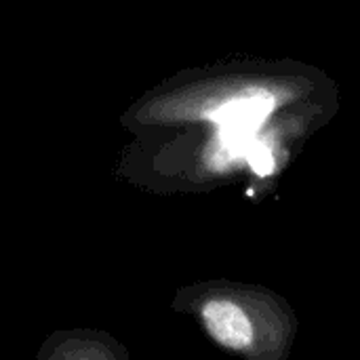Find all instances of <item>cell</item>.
Masks as SVG:
<instances>
[{"label": "cell", "instance_id": "cell-1", "mask_svg": "<svg viewBox=\"0 0 360 360\" xmlns=\"http://www.w3.org/2000/svg\"><path fill=\"white\" fill-rule=\"evenodd\" d=\"M340 101L338 84L295 59H232L186 68L137 97L118 118L133 137L262 127L300 108Z\"/></svg>", "mask_w": 360, "mask_h": 360}, {"label": "cell", "instance_id": "cell-2", "mask_svg": "<svg viewBox=\"0 0 360 360\" xmlns=\"http://www.w3.org/2000/svg\"><path fill=\"white\" fill-rule=\"evenodd\" d=\"M340 110V101L300 108L262 127L175 131L133 137L116 175L154 194L207 192L249 175V188L268 186L306 141Z\"/></svg>", "mask_w": 360, "mask_h": 360}, {"label": "cell", "instance_id": "cell-3", "mask_svg": "<svg viewBox=\"0 0 360 360\" xmlns=\"http://www.w3.org/2000/svg\"><path fill=\"white\" fill-rule=\"evenodd\" d=\"M169 308L192 319L217 348L240 360H289L300 329L283 295L226 278L181 285Z\"/></svg>", "mask_w": 360, "mask_h": 360}, {"label": "cell", "instance_id": "cell-4", "mask_svg": "<svg viewBox=\"0 0 360 360\" xmlns=\"http://www.w3.org/2000/svg\"><path fill=\"white\" fill-rule=\"evenodd\" d=\"M36 360H131V354L108 331L59 329L44 338Z\"/></svg>", "mask_w": 360, "mask_h": 360}]
</instances>
